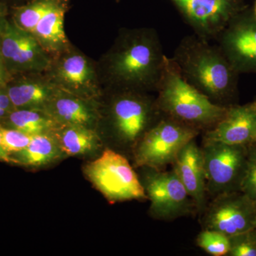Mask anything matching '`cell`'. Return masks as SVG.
<instances>
[{
	"mask_svg": "<svg viewBox=\"0 0 256 256\" xmlns=\"http://www.w3.org/2000/svg\"><path fill=\"white\" fill-rule=\"evenodd\" d=\"M172 60L186 82L214 104L225 107L238 104V79L218 45L196 34L184 37Z\"/></svg>",
	"mask_w": 256,
	"mask_h": 256,
	"instance_id": "1",
	"label": "cell"
},
{
	"mask_svg": "<svg viewBox=\"0 0 256 256\" xmlns=\"http://www.w3.org/2000/svg\"><path fill=\"white\" fill-rule=\"evenodd\" d=\"M165 57L156 30H130L120 37L108 56V75L116 88L156 92Z\"/></svg>",
	"mask_w": 256,
	"mask_h": 256,
	"instance_id": "2",
	"label": "cell"
},
{
	"mask_svg": "<svg viewBox=\"0 0 256 256\" xmlns=\"http://www.w3.org/2000/svg\"><path fill=\"white\" fill-rule=\"evenodd\" d=\"M156 92L163 116L198 131L210 130L223 118L228 107L217 105L186 82L172 58L165 57Z\"/></svg>",
	"mask_w": 256,
	"mask_h": 256,
	"instance_id": "3",
	"label": "cell"
},
{
	"mask_svg": "<svg viewBox=\"0 0 256 256\" xmlns=\"http://www.w3.org/2000/svg\"><path fill=\"white\" fill-rule=\"evenodd\" d=\"M107 110L111 138L132 156L141 138L162 116L156 97L130 89L116 88Z\"/></svg>",
	"mask_w": 256,
	"mask_h": 256,
	"instance_id": "4",
	"label": "cell"
},
{
	"mask_svg": "<svg viewBox=\"0 0 256 256\" xmlns=\"http://www.w3.org/2000/svg\"><path fill=\"white\" fill-rule=\"evenodd\" d=\"M84 174L111 203L148 200L139 176L124 154L106 148L84 168Z\"/></svg>",
	"mask_w": 256,
	"mask_h": 256,
	"instance_id": "5",
	"label": "cell"
},
{
	"mask_svg": "<svg viewBox=\"0 0 256 256\" xmlns=\"http://www.w3.org/2000/svg\"><path fill=\"white\" fill-rule=\"evenodd\" d=\"M141 170L140 180L148 201L149 214L156 220L172 222L198 214L196 204L174 170H159L148 166Z\"/></svg>",
	"mask_w": 256,
	"mask_h": 256,
	"instance_id": "6",
	"label": "cell"
},
{
	"mask_svg": "<svg viewBox=\"0 0 256 256\" xmlns=\"http://www.w3.org/2000/svg\"><path fill=\"white\" fill-rule=\"evenodd\" d=\"M200 134L196 130L162 114L134 148L133 166L166 170L172 166L182 148Z\"/></svg>",
	"mask_w": 256,
	"mask_h": 256,
	"instance_id": "7",
	"label": "cell"
},
{
	"mask_svg": "<svg viewBox=\"0 0 256 256\" xmlns=\"http://www.w3.org/2000/svg\"><path fill=\"white\" fill-rule=\"evenodd\" d=\"M201 146L208 200L240 191L246 170L248 146L202 140Z\"/></svg>",
	"mask_w": 256,
	"mask_h": 256,
	"instance_id": "8",
	"label": "cell"
},
{
	"mask_svg": "<svg viewBox=\"0 0 256 256\" xmlns=\"http://www.w3.org/2000/svg\"><path fill=\"white\" fill-rule=\"evenodd\" d=\"M203 230L232 237L256 228V204L242 192H232L208 200L200 214Z\"/></svg>",
	"mask_w": 256,
	"mask_h": 256,
	"instance_id": "9",
	"label": "cell"
},
{
	"mask_svg": "<svg viewBox=\"0 0 256 256\" xmlns=\"http://www.w3.org/2000/svg\"><path fill=\"white\" fill-rule=\"evenodd\" d=\"M197 36L216 40L237 14L248 8L244 0H170Z\"/></svg>",
	"mask_w": 256,
	"mask_h": 256,
	"instance_id": "10",
	"label": "cell"
},
{
	"mask_svg": "<svg viewBox=\"0 0 256 256\" xmlns=\"http://www.w3.org/2000/svg\"><path fill=\"white\" fill-rule=\"evenodd\" d=\"M0 50L10 74L40 73L52 66L50 54L34 35L8 20L0 34Z\"/></svg>",
	"mask_w": 256,
	"mask_h": 256,
	"instance_id": "11",
	"label": "cell"
},
{
	"mask_svg": "<svg viewBox=\"0 0 256 256\" xmlns=\"http://www.w3.org/2000/svg\"><path fill=\"white\" fill-rule=\"evenodd\" d=\"M216 40L239 74H256V18L252 8L236 15Z\"/></svg>",
	"mask_w": 256,
	"mask_h": 256,
	"instance_id": "12",
	"label": "cell"
},
{
	"mask_svg": "<svg viewBox=\"0 0 256 256\" xmlns=\"http://www.w3.org/2000/svg\"><path fill=\"white\" fill-rule=\"evenodd\" d=\"M256 136V98L229 106L225 116L214 127L202 133V140L249 146Z\"/></svg>",
	"mask_w": 256,
	"mask_h": 256,
	"instance_id": "13",
	"label": "cell"
},
{
	"mask_svg": "<svg viewBox=\"0 0 256 256\" xmlns=\"http://www.w3.org/2000/svg\"><path fill=\"white\" fill-rule=\"evenodd\" d=\"M172 169L196 204L198 214H201L206 208L208 198L203 154L196 139L182 148L172 164Z\"/></svg>",
	"mask_w": 256,
	"mask_h": 256,
	"instance_id": "14",
	"label": "cell"
},
{
	"mask_svg": "<svg viewBox=\"0 0 256 256\" xmlns=\"http://www.w3.org/2000/svg\"><path fill=\"white\" fill-rule=\"evenodd\" d=\"M52 82L60 90L82 97L92 98L98 94L95 70L88 60L79 54H70L58 62Z\"/></svg>",
	"mask_w": 256,
	"mask_h": 256,
	"instance_id": "15",
	"label": "cell"
},
{
	"mask_svg": "<svg viewBox=\"0 0 256 256\" xmlns=\"http://www.w3.org/2000/svg\"><path fill=\"white\" fill-rule=\"evenodd\" d=\"M44 110L58 124H76L94 129L100 118L92 98L58 90Z\"/></svg>",
	"mask_w": 256,
	"mask_h": 256,
	"instance_id": "16",
	"label": "cell"
},
{
	"mask_svg": "<svg viewBox=\"0 0 256 256\" xmlns=\"http://www.w3.org/2000/svg\"><path fill=\"white\" fill-rule=\"evenodd\" d=\"M68 3L69 0H56L32 32V34L48 54L60 53L68 47L64 31V16Z\"/></svg>",
	"mask_w": 256,
	"mask_h": 256,
	"instance_id": "17",
	"label": "cell"
},
{
	"mask_svg": "<svg viewBox=\"0 0 256 256\" xmlns=\"http://www.w3.org/2000/svg\"><path fill=\"white\" fill-rule=\"evenodd\" d=\"M8 95L14 109H42L60 90L52 82L42 79H28L6 86Z\"/></svg>",
	"mask_w": 256,
	"mask_h": 256,
	"instance_id": "18",
	"label": "cell"
},
{
	"mask_svg": "<svg viewBox=\"0 0 256 256\" xmlns=\"http://www.w3.org/2000/svg\"><path fill=\"white\" fill-rule=\"evenodd\" d=\"M65 156H78L100 150L102 140L94 129L76 124H58L52 132Z\"/></svg>",
	"mask_w": 256,
	"mask_h": 256,
	"instance_id": "19",
	"label": "cell"
},
{
	"mask_svg": "<svg viewBox=\"0 0 256 256\" xmlns=\"http://www.w3.org/2000/svg\"><path fill=\"white\" fill-rule=\"evenodd\" d=\"M65 156L52 133L33 136L26 148L10 156L12 162L38 168L54 162Z\"/></svg>",
	"mask_w": 256,
	"mask_h": 256,
	"instance_id": "20",
	"label": "cell"
},
{
	"mask_svg": "<svg viewBox=\"0 0 256 256\" xmlns=\"http://www.w3.org/2000/svg\"><path fill=\"white\" fill-rule=\"evenodd\" d=\"M6 118L10 128L32 136L52 133L58 126L46 111L42 109H15Z\"/></svg>",
	"mask_w": 256,
	"mask_h": 256,
	"instance_id": "21",
	"label": "cell"
},
{
	"mask_svg": "<svg viewBox=\"0 0 256 256\" xmlns=\"http://www.w3.org/2000/svg\"><path fill=\"white\" fill-rule=\"evenodd\" d=\"M56 0H32L28 4L18 6L14 10V24L25 31L32 32L45 12Z\"/></svg>",
	"mask_w": 256,
	"mask_h": 256,
	"instance_id": "22",
	"label": "cell"
},
{
	"mask_svg": "<svg viewBox=\"0 0 256 256\" xmlns=\"http://www.w3.org/2000/svg\"><path fill=\"white\" fill-rule=\"evenodd\" d=\"M197 246L212 256H227L230 250L229 237L212 230H203L197 236Z\"/></svg>",
	"mask_w": 256,
	"mask_h": 256,
	"instance_id": "23",
	"label": "cell"
},
{
	"mask_svg": "<svg viewBox=\"0 0 256 256\" xmlns=\"http://www.w3.org/2000/svg\"><path fill=\"white\" fill-rule=\"evenodd\" d=\"M227 256H256V228L229 237Z\"/></svg>",
	"mask_w": 256,
	"mask_h": 256,
	"instance_id": "24",
	"label": "cell"
},
{
	"mask_svg": "<svg viewBox=\"0 0 256 256\" xmlns=\"http://www.w3.org/2000/svg\"><path fill=\"white\" fill-rule=\"evenodd\" d=\"M2 146L10 156L26 148L33 136L13 128H5L0 126Z\"/></svg>",
	"mask_w": 256,
	"mask_h": 256,
	"instance_id": "25",
	"label": "cell"
},
{
	"mask_svg": "<svg viewBox=\"0 0 256 256\" xmlns=\"http://www.w3.org/2000/svg\"><path fill=\"white\" fill-rule=\"evenodd\" d=\"M245 194L256 204V143L248 146L246 170L240 186Z\"/></svg>",
	"mask_w": 256,
	"mask_h": 256,
	"instance_id": "26",
	"label": "cell"
},
{
	"mask_svg": "<svg viewBox=\"0 0 256 256\" xmlns=\"http://www.w3.org/2000/svg\"><path fill=\"white\" fill-rule=\"evenodd\" d=\"M15 110L8 95L6 84L0 85V119L6 118L8 114Z\"/></svg>",
	"mask_w": 256,
	"mask_h": 256,
	"instance_id": "27",
	"label": "cell"
},
{
	"mask_svg": "<svg viewBox=\"0 0 256 256\" xmlns=\"http://www.w3.org/2000/svg\"><path fill=\"white\" fill-rule=\"evenodd\" d=\"M10 74L6 69L5 66L4 60H3L2 55L0 50V85L2 84H6L9 80Z\"/></svg>",
	"mask_w": 256,
	"mask_h": 256,
	"instance_id": "28",
	"label": "cell"
},
{
	"mask_svg": "<svg viewBox=\"0 0 256 256\" xmlns=\"http://www.w3.org/2000/svg\"><path fill=\"white\" fill-rule=\"evenodd\" d=\"M6 6L4 3L0 2V34L4 30L8 20H6Z\"/></svg>",
	"mask_w": 256,
	"mask_h": 256,
	"instance_id": "29",
	"label": "cell"
},
{
	"mask_svg": "<svg viewBox=\"0 0 256 256\" xmlns=\"http://www.w3.org/2000/svg\"><path fill=\"white\" fill-rule=\"evenodd\" d=\"M0 160L6 162H12L11 158L8 156V153L3 149L2 146V134L1 130H0Z\"/></svg>",
	"mask_w": 256,
	"mask_h": 256,
	"instance_id": "30",
	"label": "cell"
},
{
	"mask_svg": "<svg viewBox=\"0 0 256 256\" xmlns=\"http://www.w3.org/2000/svg\"><path fill=\"white\" fill-rule=\"evenodd\" d=\"M252 11H254V16H255L256 18V0L255 2V4H254V8H252Z\"/></svg>",
	"mask_w": 256,
	"mask_h": 256,
	"instance_id": "31",
	"label": "cell"
},
{
	"mask_svg": "<svg viewBox=\"0 0 256 256\" xmlns=\"http://www.w3.org/2000/svg\"><path fill=\"white\" fill-rule=\"evenodd\" d=\"M255 143H256V136Z\"/></svg>",
	"mask_w": 256,
	"mask_h": 256,
	"instance_id": "32",
	"label": "cell"
}]
</instances>
